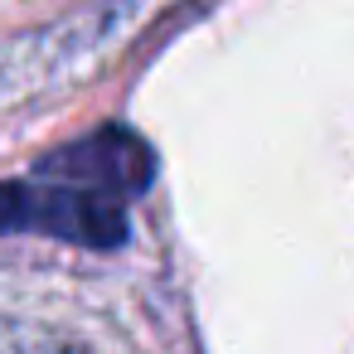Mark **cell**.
I'll return each instance as SVG.
<instances>
[{"label":"cell","instance_id":"7a4b0ae2","mask_svg":"<svg viewBox=\"0 0 354 354\" xmlns=\"http://www.w3.org/2000/svg\"><path fill=\"white\" fill-rule=\"evenodd\" d=\"M0 354H97V349L83 344L78 335L54 330V325L0 315Z\"/></svg>","mask_w":354,"mask_h":354},{"label":"cell","instance_id":"6da1fadb","mask_svg":"<svg viewBox=\"0 0 354 354\" xmlns=\"http://www.w3.org/2000/svg\"><path fill=\"white\" fill-rule=\"evenodd\" d=\"M151 175L156 156L136 131L97 127L0 185V238L39 233L78 248H117Z\"/></svg>","mask_w":354,"mask_h":354}]
</instances>
